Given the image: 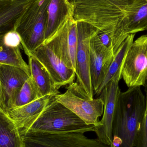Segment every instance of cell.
Returning <instances> with one entry per match:
<instances>
[{"instance_id":"cell-1","label":"cell","mask_w":147,"mask_h":147,"mask_svg":"<svg viewBox=\"0 0 147 147\" xmlns=\"http://www.w3.org/2000/svg\"><path fill=\"white\" fill-rule=\"evenodd\" d=\"M145 1L70 0L76 21L89 23L102 32L119 29L125 33L129 16Z\"/></svg>"},{"instance_id":"cell-2","label":"cell","mask_w":147,"mask_h":147,"mask_svg":"<svg viewBox=\"0 0 147 147\" xmlns=\"http://www.w3.org/2000/svg\"><path fill=\"white\" fill-rule=\"evenodd\" d=\"M146 98L141 86L120 91L112 124L115 147H135L136 142L146 109Z\"/></svg>"},{"instance_id":"cell-3","label":"cell","mask_w":147,"mask_h":147,"mask_svg":"<svg viewBox=\"0 0 147 147\" xmlns=\"http://www.w3.org/2000/svg\"><path fill=\"white\" fill-rule=\"evenodd\" d=\"M94 127V125H87L70 110L57 101L53 96L26 134L36 133L84 134L93 132Z\"/></svg>"},{"instance_id":"cell-4","label":"cell","mask_w":147,"mask_h":147,"mask_svg":"<svg viewBox=\"0 0 147 147\" xmlns=\"http://www.w3.org/2000/svg\"><path fill=\"white\" fill-rule=\"evenodd\" d=\"M50 0H35L20 16L14 30L21 38L27 56L45 41L47 7Z\"/></svg>"},{"instance_id":"cell-5","label":"cell","mask_w":147,"mask_h":147,"mask_svg":"<svg viewBox=\"0 0 147 147\" xmlns=\"http://www.w3.org/2000/svg\"><path fill=\"white\" fill-rule=\"evenodd\" d=\"M77 22V21H76ZM78 45L76 56V84L78 91L86 98L94 99L90 73V40L96 30L90 24L77 22Z\"/></svg>"},{"instance_id":"cell-6","label":"cell","mask_w":147,"mask_h":147,"mask_svg":"<svg viewBox=\"0 0 147 147\" xmlns=\"http://www.w3.org/2000/svg\"><path fill=\"white\" fill-rule=\"evenodd\" d=\"M55 98L87 125L96 126L103 114L102 99L100 97L92 100L86 98L78 91L75 82L68 86L64 93L56 95Z\"/></svg>"},{"instance_id":"cell-7","label":"cell","mask_w":147,"mask_h":147,"mask_svg":"<svg viewBox=\"0 0 147 147\" xmlns=\"http://www.w3.org/2000/svg\"><path fill=\"white\" fill-rule=\"evenodd\" d=\"M122 78L128 87L145 86L147 82V34L134 41L123 63Z\"/></svg>"},{"instance_id":"cell-8","label":"cell","mask_w":147,"mask_h":147,"mask_svg":"<svg viewBox=\"0 0 147 147\" xmlns=\"http://www.w3.org/2000/svg\"><path fill=\"white\" fill-rule=\"evenodd\" d=\"M22 137L24 147H111L80 133H27Z\"/></svg>"},{"instance_id":"cell-9","label":"cell","mask_w":147,"mask_h":147,"mask_svg":"<svg viewBox=\"0 0 147 147\" xmlns=\"http://www.w3.org/2000/svg\"><path fill=\"white\" fill-rule=\"evenodd\" d=\"M123 65L105 86L99 95L103 102V114L102 120L98 125L94 126L93 130L100 142L110 146L113 145L112 124L117 96L121 91L119 83L122 78Z\"/></svg>"},{"instance_id":"cell-10","label":"cell","mask_w":147,"mask_h":147,"mask_svg":"<svg viewBox=\"0 0 147 147\" xmlns=\"http://www.w3.org/2000/svg\"><path fill=\"white\" fill-rule=\"evenodd\" d=\"M44 42L50 45L68 68L75 71L78 36L77 22L74 16L53 37Z\"/></svg>"},{"instance_id":"cell-11","label":"cell","mask_w":147,"mask_h":147,"mask_svg":"<svg viewBox=\"0 0 147 147\" xmlns=\"http://www.w3.org/2000/svg\"><path fill=\"white\" fill-rule=\"evenodd\" d=\"M29 56L34 57L42 64L51 75L57 90L74 82L75 71L65 65L47 43L44 42Z\"/></svg>"},{"instance_id":"cell-12","label":"cell","mask_w":147,"mask_h":147,"mask_svg":"<svg viewBox=\"0 0 147 147\" xmlns=\"http://www.w3.org/2000/svg\"><path fill=\"white\" fill-rule=\"evenodd\" d=\"M97 29L90 40V73L94 92L101 85L114 58L112 50L104 46L98 36Z\"/></svg>"},{"instance_id":"cell-13","label":"cell","mask_w":147,"mask_h":147,"mask_svg":"<svg viewBox=\"0 0 147 147\" xmlns=\"http://www.w3.org/2000/svg\"><path fill=\"white\" fill-rule=\"evenodd\" d=\"M31 76L24 70L0 64V82L3 96V110L10 109L16 96L25 81Z\"/></svg>"},{"instance_id":"cell-14","label":"cell","mask_w":147,"mask_h":147,"mask_svg":"<svg viewBox=\"0 0 147 147\" xmlns=\"http://www.w3.org/2000/svg\"><path fill=\"white\" fill-rule=\"evenodd\" d=\"M53 96L47 95L35 101L5 111L16 124L21 136L37 120L51 101Z\"/></svg>"},{"instance_id":"cell-15","label":"cell","mask_w":147,"mask_h":147,"mask_svg":"<svg viewBox=\"0 0 147 147\" xmlns=\"http://www.w3.org/2000/svg\"><path fill=\"white\" fill-rule=\"evenodd\" d=\"M72 16L73 7L70 0H50L47 7L45 41L53 37Z\"/></svg>"},{"instance_id":"cell-16","label":"cell","mask_w":147,"mask_h":147,"mask_svg":"<svg viewBox=\"0 0 147 147\" xmlns=\"http://www.w3.org/2000/svg\"><path fill=\"white\" fill-rule=\"evenodd\" d=\"M35 0H0V35L14 29L20 16Z\"/></svg>"},{"instance_id":"cell-17","label":"cell","mask_w":147,"mask_h":147,"mask_svg":"<svg viewBox=\"0 0 147 147\" xmlns=\"http://www.w3.org/2000/svg\"><path fill=\"white\" fill-rule=\"evenodd\" d=\"M28 58L31 77L36 84L41 96H55L59 94L60 92L55 87L51 75L42 64L33 56H28Z\"/></svg>"},{"instance_id":"cell-18","label":"cell","mask_w":147,"mask_h":147,"mask_svg":"<svg viewBox=\"0 0 147 147\" xmlns=\"http://www.w3.org/2000/svg\"><path fill=\"white\" fill-rule=\"evenodd\" d=\"M0 147H24L17 126L2 110H0Z\"/></svg>"},{"instance_id":"cell-19","label":"cell","mask_w":147,"mask_h":147,"mask_svg":"<svg viewBox=\"0 0 147 147\" xmlns=\"http://www.w3.org/2000/svg\"><path fill=\"white\" fill-rule=\"evenodd\" d=\"M135 35L136 34H129L114 54L113 60L111 63L104 80L98 89L94 92V95L97 96L100 95L105 86L110 81L123 64L128 51L134 42Z\"/></svg>"},{"instance_id":"cell-20","label":"cell","mask_w":147,"mask_h":147,"mask_svg":"<svg viewBox=\"0 0 147 147\" xmlns=\"http://www.w3.org/2000/svg\"><path fill=\"white\" fill-rule=\"evenodd\" d=\"M4 34L0 35V64L20 68L30 74L28 64L22 58L20 47H11L5 45L3 39Z\"/></svg>"},{"instance_id":"cell-21","label":"cell","mask_w":147,"mask_h":147,"mask_svg":"<svg viewBox=\"0 0 147 147\" xmlns=\"http://www.w3.org/2000/svg\"><path fill=\"white\" fill-rule=\"evenodd\" d=\"M42 97L36 84L30 76L17 92L9 109L25 105Z\"/></svg>"},{"instance_id":"cell-22","label":"cell","mask_w":147,"mask_h":147,"mask_svg":"<svg viewBox=\"0 0 147 147\" xmlns=\"http://www.w3.org/2000/svg\"><path fill=\"white\" fill-rule=\"evenodd\" d=\"M147 27V1L142 3L135 12L129 16L127 32L128 34L146 31Z\"/></svg>"},{"instance_id":"cell-23","label":"cell","mask_w":147,"mask_h":147,"mask_svg":"<svg viewBox=\"0 0 147 147\" xmlns=\"http://www.w3.org/2000/svg\"><path fill=\"white\" fill-rule=\"evenodd\" d=\"M146 92V109L143 119L138 131L135 147H147V92Z\"/></svg>"},{"instance_id":"cell-24","label":"cell","mask_w":147,"mask_h":147,"mask_svg":"<svg viewBox=\"0 0 147 147\" xmlns=\"http://www.w3.org/2000/svg\"><path fill=\"white\" fill-rule=\"evenodd\" d=\"M5 45L11 47H22L21 40L19 34L14 30H11L5 33L3 37Z\"/></svg>"},{"instance_id":"cell-25","label":"cell","mask_w":147,"mask_h":147,"mask_svg":"<svg viewBox=\"0 0 147 147\" xmlns=\"http://www.w3.org/2000/svg\"><path fill=\"white\" fill-rule=\"evenodd\" d=\"M0 104H1L2 109H3V96L2 90L1 82H0Z\"/></svg>"},{"instance_id":"cell-26","label":"cell","mask_w":147,"mask_h":147,"mask_svg":"<svg viewBox=\"0 0 147 147\" xmlns=\"http://www.w3.org/2000/svg\"><path fill=\"white\" fill-rule=\"evenodd\" d=\"M145 91L147 92V83H146V85L145 86Z\"/></svg>"},{"instance_id":"cell-27","label":"cell","mask_w":147,"mask_h":147,"mask_svg":"<svg viewBox=\"0 0 147 147\" xmlns=\"http://www.w3.org/2000/svg\"><path fill=\"white\" fill-rule=\"evenodd\" d=\"M0 110H2V109L1 106V104H0Z\"/></svg>"},{"instance_id":"cell-28","label":"cell","mask_w":147,"mask_h":147,"mask_svg":"<svg viewBox=\"0 0 147 147\" xmlns=\"http://www.w3.org/2000/svg\"><path fill=\"white\" fill-rule=\"evenodd\" d=\"M111 147H114V146H113H113H111Z\"/></svg>"},{"instance_id":"cell-29","label":"cell","mask_w":147,"mask_h":147,"mask_svg":"<svg viewBox=\"0 0 147 147\" xmlns=\"http://www.w3.org/2000/svg\"><path fill=\"white\" fill-rule=\"evenodd\" d=\"M146 31H147V28H146Z\"/></svg>"}]
</instances>
